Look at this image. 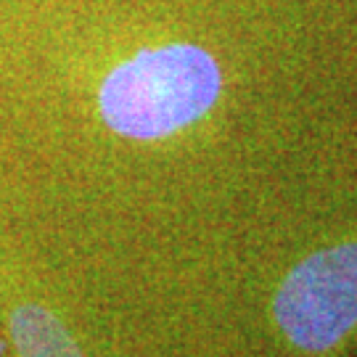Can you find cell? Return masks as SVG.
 Listing matches in <instances>:
<instances>
[{
  "label": "cell",
  "mask_w": 357,
  "mask_h": 357,
  "mask_svg": "<svg viewBox=\"0 0 357 357\" xmlns=\"http://www.w3.org/2000/svg\"><path fill=\"white\" fill-rule=\"evenodd\" d=\"M222 72L191 43L143 48L103 77L98 112L106 128L132 141H159L193 125L215 106Z\"/></svg>",
  "instance_id": "cell-1"
},
{
  "label": "cell",
  "mask_w": 357,
  "mask_h": 357,
  "mask_svg": "<svg viewBox=\"0 0 357 357\" xmlns=\"http://www.w3.org/2000/svg\"><path fill=\"white\" fill-rule=\"evenodd\" d=\"M275 320L307 352L339 344L357 323V243L307 257L275 296Z\"/></svg>",
  "instance_id": "cell-2"
},
{
  "label": "cell",
  "mask_w": 357,
  "mask_h": 357,
  "mask_svg": "<svg viewBox=\"0 0 357 357\" xmlns=\"http://www.w3.org/2000/svg\"><path fill=\"white\" fill-rule=\"evenodd\" d=\"M8 328L19 357H82L77 342L48 307L22 302L8 315Z\"/></svg>",
  "instance_id": "cell-3"
}]
</instances>
